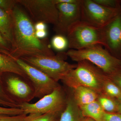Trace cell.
<instances>
[{"label":"cell","mask_w":121,"mask_h":121,"mask_svg":"<svg viewBox=\"0 0 121 121\" xmlns=\"http://www.w3.org/2000/svg\"><path fill=\"white\" fill-rule=\"evenodd\" d=\"M98 4L111 8H120L121 0H93Z\"/></svg>","instance_id":"26"},{"label":"cell","mask_w":121,"mask_h":121,"mask_svg":"<svg viewBox=\"0 0 121 121\" xmlns=\"http://www.w3.org/2000/svg\"><path fill=\"white\" fill-rule=\"evenodd\" d=\"M108 76L121 89V67L116 72Z\"/></svg>","instance_id":"29"},{"label":"cell","mask_w":121,"mask_h":121,"mask_svg":"<svg viewBox=\"0 0 121 121\" xmlns=\"http://www.w3.org/2000/svg\"><path fill=\"white\" fill-rule=\"evenodd\" d=\"M13 59L23 69L31 83L35 89V98L40 99L60 86L58 82L21 59Z\"/></svg>","instance_id":"9"},{"label":"cell","mask_w":121,"mask_h":121,"mask_svg":"<svg viewBox=\"0 0 121 121\" xmlns=\"http://www.w3.org/2000/svg\"><path fill=\"white\" fill-rule=\"evenodd\" d=\"M70 49L79 50L94 45L105 47V28L97 27L80 21L69 29L66 36Z\"/></svg>","instance_id":"4"},{"label":"cell","mask_w":121,"mask_h":121,"mask_svg":"<svg viewBox=\"0 0 121 121\" xmlns=\"http://www.w3.org/2000/svg\"><path fill=\"white\" fill-rule=\"evenodd\" d=\"M17 5L11 15L12 41L9 56L20 59L24 56L55 55L48 39H39L36 36L34 25Z\"/></svg>","instance_id":"1"},{"label":"cell","mask_w":121,"mask_h":121,"mask_svg":"<svg viewBox=\"0 0 121 121\" xmlns=\"http://www.w3.org/2000/svg\"><path fill=\"white\" fill-rule=\"evenodd\" d=\"M33 19L54 25L57 22L58 10L54 0H17Z\"/></svg>","instance_id":"10"},{"label":"cell","mask_w":121,"mask_h":121,"mask_svg":"<svg viewBox=\"0 0 121 121\" xmlns=\"http://www.w3.org/2000/svg\"><path fill=\"white\" fill-rule=\"evenodd\" d=\"M120 8H107L93 0H82L81 21L97 27L103 28L120 13Z\"/></svg>","instance_id":"7"},{"label":"cell","mask_w":121,"mask_h":121,"mask_svg":"<svg viewBox=\"0 0 121 121\" xmlns=\"http://www.w3.org/2000/svg\"><path fill=\"white\" fill-rule=\"evenodd\" d=\"M72 90L73 98L79 107L96 101L99 94L93 89L86 87L78 86Z\"/></svg>","instance_id":"13"},{"label":"cell","mask_w":121,"mask_h":121,"mask_svg":"<svg viewBox=\"0 0 121 121\" xmlns=\"http://www.w3.org/2000/svg\"><path fill=\"white\" fill-rule=\"evenodd\" d=\"M51 43L54 49L59 51H62L68 47L66 37L62 35H56L54 36L52 40Z\"/></svg>","instance_id":"21"},{"label":"cell","mask_w":121,"mask_h":121,"mask_svg":"<svg viewBox=\"0 0 121 121\" xmlns=\"http://www.w3.org/2000/svg\"><path fill=\"white\" fill-rule=\"evenodd\" d=\"M35 34L39 39H43L46 38L48 33L47 30H35Z\"/></svg>","instance_id":"30"},{"label":"cell","mask_w":121,"mask_h":121,"mask_svg":"<svg viewBox=\"0 0 121 121\" xmlns=\"http://www.w3.org/2000/svg\"><path fill=\"white\" fill-rule=\"evenodd\" d=\"M24 114V111L18 108L5 107L0 106V115H17Z\"/></svg>","instance_id":"25"},{"label":"cell","mask_w":121,"mask_h":121,"mask_svg":"<svg viewBox=\"0 0 121 121\" xmlns=\"http://www.w3.org/2000/svg\"><path fill=\"white\" fill-rule=\"evenodd\" d=\"M68 57L66 52H61L52 56H24L20 59L58 82L77 66L66 62Z\"/></svg>","instance_id":"5"},{"label":"cell","mask_w":121,"mask_h":121,"mask_svg":"<svg viewBox=\"0 0 121 121\" xmlns=\"http://www.w3.org/2000/svg\"><path fill=\"white\" fill-rule=\"evenodd\" d=\"M82 0L75 4L61 3L56 4L58 10L57 22L54 25L56 35L66 36L72 26L81 20Z\"/></svg>","instance_id":"11"},{"label":"cell","mask_w":121,"mask_h":121,"mask_svg":"<svg viewBox=\"0 0 121 121\" xmlns=\"http://www.w3.org/2000/svg\"><path fill=\"white\" fill-rule=\"evenodd\" d=\"M97 100L106 112L118 113V104L117 99L101 94H99Z\"/></svg>","instance_id":"18"},{"label":"cell","mask_w":121,"mask_h":121,"mask_svg":"<svg viewBox=\"0 0 121 121\" xmlns=\"http://www.w3.org/2000/svg\"><path fill=\"white\" fill-rule=\"evenodd\" d=\"M0 32L11 45L12 41V35L11 15H9L0 8Z\"/></svg>","instance_id":"17"},{"label":"cell","mask_w":121,"mask_h":121,"mask_svg":"<svg viewBox=\"0 0 121 121\" xmlns=\"http://www.w3.org/2000/svg\"><path fill=\"white\" fill-rule=\"evenodd\" d=\"M82 121H96L94 119L87 117H84Z\"/></svg>","instance_id":"35"},{"label":"cell","mask_w":121,"mask_h":121,"mask_svg":"<svg viewBox=\"0 0 121 121\" xmlns=\"http://www.w3.org/2000/svg\"><path fill=\"white\" fill-rule=\"evenodd\" d=\"M39 114H23L17 115H0V121H31Z\"/></svg>","instance_id":"20"},{"label":"cell","mask_w":121,"mask_h":121,"mask_svg":"<svg viewBox=\"0 0 121 121\" xmlns=\"http://www.w3.org/2000/svg\"><path fill=\"white\" fill-rule=\"evenodd\" d=\"M0 99L10 104H13L19 108V105L14 102L6 93L3 86L1 77H0Z\"/></svg>","instance_id":"27"},{"label":"cell","mask_w":121,"mask_h":121,"mask_svg":"<svg viewBox=\"0 0 121 121\" xmlns=\"http://www.w3.org/2000/svg\"><path fill=\"white\" fill-rule=\"evenodd\" d=\"M107 75L94 65L86 60L78 62L76 67L72 69L61 81L72 89L78 87H86L102 94V87Z\"/></svg>","instance_id":"2"},{"label":"cell","mask_w":121,"mask_h":121,"mask_svg":"<svg viewBox=\"0 0 121 121\" xmlns=\"http://www.w3.org/2000/svg\"><path fill=\"white\" fill-rule=\"evenodd\" d=\"M6 73L17 74L29 79L23 70L15 60L0 52V77Z\"/></svg>","instance_id":"15"},{"label":"cell","mask_w":121,"mask_h":121,"mask_svg":"<svg viewBox=\"0 0 121 121\" xmlns=\"http://www.w3.org/2000/svg\"><path fill=\"white\" fill-rule=\"evenodd\" d=\"M105 48L121 59V16L120 13L105 27Z\"/></svg>","instance_id":"12"},{"label":"cell","mask_w":121,"mask_h":121,"mask_svg":"<svg viewBox=\"0 0 121 121\" xmlns=\"http://www.w3.org/2000/svg\"><path fill=\"white\" fill-rule=\"evenodd\" d=\"M84 116L72 94H67L66 104L59 121H82Z\"/></svg>","instance_id":"14"},{"label":"cell","mask_w":121,"mask_h":121,"mask_svg":"<svg viewBox=\"0 0 121 121\" xmlns=\"http://www.w3.org/2000/svg\"><path fill=\"white\" fill-rule=\"evenodd\" d=\"M64 110L41 114L31 121H59L61 114Z\"/></svg>","instance_id":"22"},{"label":"cell","mask_w":121,"mask_h":121,"mask_svg":"<svg viewBox=\"0 0 121 121\" xmlns=\"http://www.w3.org/2000/svg\"><path fill=\"white\" fill-rule=\"evenodd\" d=\"M0 106L5 107H11V108H18L17 107L14 105L13 104H10V103L7 102L2 101V100L0 99Z\"/></svg>","instance_id":"33"},{"label":"cell","mask_w":121,"mask_h":121,"mask_svg":"<svg viewBox=\"0 0 121 121\" xmlns=\"http://www.w3.org/2000/svg\"><path fill=\"white\" fill-rule=\"evenodd\" d=\"M117 99L118 104V113L121 114V97Z\"/></svg>","instance_id":"34"},{"label":"cell","mask_w":121,"mask_h":121,"mask_svg":"<svg viewBox=\"0 0 121 121\" xmlns=\"http://www.w3.org/2000/svg\"><path fill=\"white\" fill-rule=\"evenodd\" d=\"M79 107L84 117L91 118L96 121H103L105 112L97 100Z\"/></svg>","instance_id":"16"},{"label":"cell","mask_w":121,"mask_h":121,"mask_svg":"<svg viewBox=\"0 0 121 121\" xmlns=\"http://www.w3.org/2000/svg\"><path fill=\"white\" fill-rule=\"evenodd\" d=\"M66 52L72 60L77 62L88 61L108 76L121 67V59L113 56L102 45H94L79 50L70 49Z\"/></svg>","instance_id":"3"},{"label":"cell","mask_w":121,"mask_h":121,"mask_svg":"<svg viewBox=\"0 0 121 121\" xmlns=\"http://www.w3.org/2000/svg\"><path fill=\"white\" fill-rule=\"evenodd\" d=\"M67 94L61 86L51 93L44 96L35 103H29L19 105L24 114H43L64 110L66 104Z\"/></svg>","instance_id":"6"},{"label":"cell","mask_w":121,"mask_h":121,"mask_svg":"<svg viewBox=\"0 0 121 121\" xmlns=\"http://www.w3.org/2000/svg\"><path fill=\"white\" fill-rule=\"evenodd\" d=\"M102 94L118 99L121 97V89L107 75L103 82Z\"/></svg>","instance_id":"19"},{"label":"cell","mask_w":121,"mask_h":121,"mask_svg":"<svg viewBox=\"0 0 121 121\" xmlns=\"http://www.w3.org/2000/svg\"><path fill=\"white\" fill-rule=\"evenodd\" d=\"M11 50V43L0 32V52L9 56Z\"/></svg>","instance_id":"24"},{"label":"cell","mask_w":121,"mask_h":121,"mask_svg":"<svg viewBox=\"0 0 121 121\" xmlns=\"http://www.w3.org/2000/svg\"><path fill=\"white\" fill-rule=\"evenodd\" d=\"M17 4V0H0V8L10 15Z\"/></svg>","instance_id":"23"},{"label":"cell","mask_w":121,"mask_h":121,"mask_svg":"<svg viewBox=\"0 0 121 121\" xmlns=\"http://www.w3.org/2000/svg\"><path fill=\"white\" fill-rule=\"evenodd\" d=\"M1 76L3 86L8 95L19 105L29 103L35 98V89L29 79L12 73Z\"/></svg>","instance_id":"8"},{"label":"cell","mask_w":121,"mask_h":121,"mask_svg":"<svg viewBox=\"0 0 121 121\" xmlns=\"http://www.w3.org/2000/svg\"><path fill=\"white\" fill-rule=\"evenodd\" d=\"M34 26L35 30H47L46 24L43 22H36Z\"/></svg>","instance_id":"31"},{"label":"cell","mask_w":121,"mask_h":121,"mask_svg":"<svg viewBox=\"0 0 121 121\" xmlns=\"http://www.w3.org/2000/svg\"><path fill=\"white\" fill-rule=\"evenodd\" d=\"M120 15H121V7H120Z\"/></svg>","instance_id":"36"},{"label":"cell","mask_w":121,"mask_h":121,"mask_svg":"<svg viewBox=\"0 0 121 121\" xmlns=\"http://www.w3.org/2000/svg\"><path fill=\"white\" fill-rule=\"evenodd\" d=\"M103 121H121V114L118 113L105 112Z\"/></svg>","instance_id":"28"},{"label":"cell","mask_w":121,"mask_h":121,"mask_svg":"<svg viewBox=\"0 0 121 121\" xmlns=\"http://www.w3.org/2000/svg\"><path fill=\"white\" fill-rule=\"evenodd\" d=\"M80 0H54L56 4L61 3L67 4H75L80 1Z\"/></svg>","instance_id":"32"}]
</instances>
